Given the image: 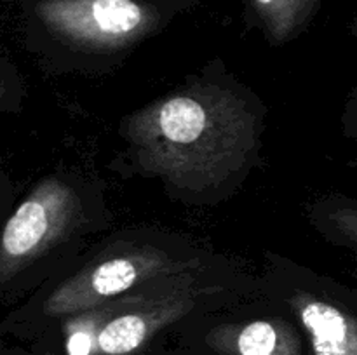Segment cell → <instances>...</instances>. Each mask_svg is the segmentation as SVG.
Returning a JSON list of instances; mask_svg holds the SVG:
<instances>
[{
    "mask_svg": "<svg viewBox=\"0 0 357 355\" xmlns=\"http://www.w3.org/2000/svg\"><path fill=\"white\" fill-rule=\"evenodd\" d=\"M227 263L181 233L155 228L121 232L65 277L38 289L3 322L6 333L42 334L61 320L178 275Z\"/></svg>",
    "mask_w": 357,
    "mask_h": 355,
    "instance_id": "7a4b0ae2",
    "label": "cell"
},
{
    "mask_svg": "<svg viewBox=\"0 0 357 355\" xmlns=\"http://www.w3.org/2000/svg\"><path fill=\"white\" fill-rule=\"evenodd\" d=\"M103 190L77 174H51L37 181L7 218L0 240V287L13 291L42 261L107 225Z\"/></svg>",
    "mask_w": 357,
    "mask_h": 355,
    "instance_id": "277c9868",
    "label": "cell"
},
{
    "mask_svg": "<svg viewBox=\"0 0 357 355\" xmlns=\"http://www.w3.org/2000/svg\"><path fill=\"white\" fill-rule=\"evenodd\" d=\"M264 103L222 65L126 115L119 125L129 174L157 180L190 205L236 194L260 162Z\"/></svg>",
    "mask_w": 357,
    "mask_h": 355,
    "instance_id": "6da1fadb",
    "label": "cell"
},
{
    "mask_svg": "<svg viewBox=\"0 0 357 355\" xmlns=\"http://www.w3.org/2000/svg\"><path fill=\"white\" fill-rule=\"evenodd\" d=\"M33 19L56 51L100 66L155 35L164 14L146 0H38Z\"/></svg>",
    "mask_w": 357,
    "mask_h": 355,
    "instance_id": "5b68a950",
    "label": "cell"
},
{
    "mask_svg": "<svg viewBox=\"0 0 357 355\" xmlns=\"http://www.w3.org/2000/svg\"><path fill=\"white\" fill-rule=\"evenodd\" d=\"M352 31H354V35L357 37V16H356L354 23H352Z\"/></svg>",
    "mask_w": 357,
    "mask_h": 355,
    "instance_id": "8fae6325",
    "label": "cell"
},
{
    "mask_svg": "<svg viewBox=\"0 0 357 355\" xmlns=\"http://www.w3.org/2000/svg\"><path fill=\"white\" fill-rule=\"evenodd\" d=\"M202 340L216 355H307L300 327L281 315L216 320Z\"/></svg>",
    "mask_w": 357,
    "mask_h": 355,
    "instance_id": "52a82bcc",
    "label": "cell"
},
{
    "mask_svg": "<svg viewBox=\"0 0 357 355\" xmlns=\"http://www.w3.org/2000/svg\"><path fill=\"white\" fill-rule=\"evenodd\" d=\"M319 6L321 0H250L255 23L274 45L298 37L309 26Z\"/></svg>",
    "mask_w": 357,
    "mask_h": 355,
    "instance_id": "ba28073f",
    "label": "cell"
},
{
    "mask_svg": "<svg viewBox=\"0 0 357 355\" xmlns=\"http://www.w3.org/2000/svg\"><path fill=\"white\" fill-rule=\"evenodd\" d=\"M255 296H261L260 278L227 261L209 270L153 282L68 317L51 329L58 331L65 355H139L169 327Z\"/></svg>",
    "mask_w": 357,
    "mask_h": 355,
    "instance_id": "3957f363",
    "label": "cell"
},
{
    "mask_svg": "<svg viewBox=\"0 0 357 355\" xmlns=\"http://www.w3.org/2000/svg\"><path fill=\"white\" fill-rule=\"evenodd\" d=\"M309 219L314 228L330 242L357 253V200L328 195L310 205Z\"/></svg>",
    "mask_w": 357,
    "mask_h": 355,
    "instance_id": "9c48e42d",
    "label": "cell"
},
{
    "mask_svg": "<svg viewBox=\"0 0 357 355\" xmlns=\"http://www.w3.org/2000/svg\"><path fill=\"white\" fill-rule=\"evenodd\" d=\"M342 122H344V129L347 138H352L357 141V89L352 90L347 103H345Z\"/></svg>",
    "mask_w": 357,
    "mask_h": 355,
    "instance_id": "30bf717a",
    "label": "cell"
},
{
    "mask_svg": "<svg viewBox=\"0 0 357 355\" xmlns=\"http://www.w3.org/2000/svg\"><path fill=\"white\" fill-rule=\"evenodd\" d=\"M261 296L307 336L312 355H357V313L326 277L268 253Z\"/></svg>",
    "mask_w": 357,
    "mask_h": 355,
    "instance_id": "8992f818",
    "label": "cell"
}]
</instances>
